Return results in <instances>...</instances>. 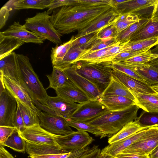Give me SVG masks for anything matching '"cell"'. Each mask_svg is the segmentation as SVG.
I'll use <instances>...</instances> for the list:
<instances>
[{"instance_id": "obj_1", "label": "cell", "mask_w": 158, "mask_h": 158, "mask_svg": "<svg viewBox=\"0 0 158 158\" xmlns=\"http://www.w3.org/2000/svg\"><path fill=\"white\" fill-rule=\"evenodd\" d=\"M113 8L110 5L90 6L77 3L54 9L50 19L60 34L79 31Z\"/></svg>"}, {"instance_id": "obj_2", "label": "cell", "mask_w": 158, "mask_h": 158, "mask_svg": "<svg viewBox=\"0 0 158 158\" xmlns=\"http://www.w3.org/2000/svg\"><path fill=\"white\" fill-rule=\"evenodd\" d=\"M139 109L135 105L121 110H109L100 116L84 123L98 128L106 137L111 136L127 123L136 120Z\"/></svg>"}, {"instance_id": "obj_3", "label": "cell", "mask_w": 158, "mask_h": 158, "mask_svg": "<svg viewBox=\"0 0 158 158\" xmlns=\"http://www.w3.org/2000/svg\"><path fill=\"white\" fill-rule=\"evenodd\" d=\"M112 63V61L90 62L80 60L71 66L78 74L91 82L102 94L110 81Z\"/></svg>"}, {"instance_id": "obj_4", "label": "cell", "mask_w": 158, "mask_h": 158, "mask_svg": "<svg viewBox=\"0 0 158 158\" xmlns=\"http://www.w3.org/2000/svg\"><path fill=\"white\" fill-rule=\"evenodd\" d=\"M17 55L20 68L17 79L27 91L34 103L36 101L45 105L49 96L34 71L29 58L23 54Z\"/></svg>"}, {"instance_id": "obj_5", "label": "cell", "mask_w": 158, "mask_h": 158, "mask_svg": "<svg viewBox=\"0 0 158 158\" xmlns=\"http://www.w3.org/2000/svg\"><path fill=\"white\" fill-rule=\"evenodd\" d=\"M46 11L37 13L34 16L25 20L24 25L28 30L39 36L56 44L62 43V35L55 28Z\"/></svg>"}, {"instance_id": "obj_6", "label": "cell", "mask_w": 158, "mask_h": 158, "mask_svg": "<svg viewBox=\"0 0 158 158\" xmlns=\"http://www.w3.org/2000/svg\"><path fill=\"white\" fill-rule=\"evenodd\" d=\"M36 105L40 110L47 113L69 118L79 106L80 104L72 102L56 96H48L45 105L36 102Z\"/></svg>"}, {"instance_id": "obj_7", "label": "cell", "mask_w": 158, "mask_h": 158, "mask_svg": "<svg viewBox=\"0 0 158 158\" xmlns=\"http://www.w3.org/2000/svg\"><path fill=\"white\" fill-rule=\"evenodd\" d=\"M55 138L59 146L66 152L85 148L94 140L87 132L80 130L67 135H56Z\"/></svg>"}, {"instance_id": "obj_8", "label": "cell", "mask_w": 158, "mask_h": 158, "mask_svg": "<svg viewBox=\"0 0 158 158\" xmlns=\"http://www.w3.org/2000/svg\"><path fill=\"white\" fill-rule=\"evenodd\" d=\"M158 145V127H149L147 133L118 153L148 155Z\"/></svg>"}, {"instance_id": "obj_9", "label": "cell", "mask_w": 158, "mask_h": 158, "mask_svg": "<svg viewBox=\"0 0 158 158\" xmlns=\"http://www.w3.org/2000/svg\"><path fill=\"white\" fill-rule=\"evenodd\" d=\"M109 110L98 100H89L80 104L69 118L85 122L93 119Z\"/></svg>"}, {"instance_id": "obj_10", "label": "cell", "mask_w": 158, "mask_h": 158, "mask_svg": "<svg viewBox=\"0 0 158 158\" xmlns=\"http://www.w3.org/2000/svg\"><path fill=\"white\" fill-rule=\"evenodd\" d=\"M38 116L40 126L51 134L64 135L74 131L64 118L42 111Z\"/></svg>"}, {"instance_id": "obj_11", "label": "cell", "mask_w": 158, "mask_h": 158, "mask_svg": "<svg viewBox=\"0 0 158 158\" xmlns=\"http://www.w3.org/2000/svg\"><path fill=\"white\" fill-rule=\"evenodd\" d=\"M17 107L15 98L6 89H0V126L14 127Z\"/></svg>"}, {"instance_id": "obj_12", "label": "cell", "mask_w": 158, "mask_h": 158, "mask_svg": "<svg viewBox=\"0 0 158 158\" xmlns=\"http://www.w3.org/2000/svg\"><path fill=\"white\" fill-rule=\"evenodd\" d=\"M3 82L5 89L15 98L39 116L41 112L34 105V102L27 90L16 78L3 76Z\"/></svg>"}, {"instance_id": "obj_13", "label": "cell", "mask_w": 158, "mask_h": 158, "mask_svg": "<svg viewBox=\"0 0 158 158\" xmlns=\"http://www.w3.org/2000/svg\"><path fill=\"white\" fill-rule=\"evenodd\" d=\"M19 132L21 137L26 142L59 146L55 138L56 135L49 132L42 127L39 124L25 128Z\"/></svg>"}, {"instance_id": "obj_14", "label": "cell", "mask_w": 158, "mask_h": 158, "mask_svg": "<svg viewBox=\"0 0 158 158\" xmlns=\"http://www.w3.org/2000/svg\"><path fill=\"white\" fill-rule=\"evenodd\" d=\"M0 35L6 37L16 39L24 43L42 44L45 40L28 30L19 22H15L6 30L0 32Z\"/></svg>"}, {"instance_id": "obj_15", "label": "cell", "mask_w": 158, "mask_h": 158, "mask_svg": "<svg viewBox=\"0 0 158 158\" xmlns=\"http://www.w3.org/2000/svg\"><path fill=\"white\" fill-rule=\"evenodd\" d=\"M75 85L90 100H98L102 94L91 82L78 74L71 65L63 70Z\"/></svg>"}, {"instance_id": "obj_16", "label": "cell", "mask_w": 158, "mask_h": 158, "mask_svg": "<svg viewBox=\"0 0 158 158\" xmlns=\"http://www.w3.org/2000/svg\"><path fill=\"white\" fill-rule=\"evenodd\" d=\"M112 75L114 77L131 92L145 94H152L156 93L151 86L146 83L130 77L113 68Z\"/></svg>"}, {"instance_id": "obj_17", "label": "cell", "mask_w": 158, "mask_h": 158, "mask_svg": "<svg viewBox=\"0 0 158 158\" xmlns=\"http://www.w3.org/2000/svg\"><path fill=\"white\" fill-rule=\"evenodd\" d=\"M149 129H142L127 138L109 144L102 149L101 153L114 158L117 154L142 138L147 133Z\"/></svg>"}, {"instance_id": "obj_18", "label": "cell", "mask_w": 158, "mask_h": 158, "mask_svg": "<svg viewBox=\"0 0 158 158\" xmlns=\"http://www.w3.org/2000/svg\"><path fill=\"white\" fill-rule=\"evenodd\" d=\"M156 0H126L114 9L119 15L131 13L138 15V12L154 6Z\"/></svg>"}, {"instance_id": "obj_19", "label": "cell", "mask_w": 158, "mask_h": 158, "mask_svg": "<svg viewBox=\"0 0 158 158\" xmlns=\"http://www.w3.org/2000/svg\"><path fill=\"white\" fill-rule=\"evenodd\" d=\"M118 15L113 8L100 16L88 26L78 31L75 37L77 38L99 31L102 28L112 23Z\"/></svg>"}, {"instance_id": "obj_20", "label": "cell", "mask_w": 158, "mask_h": 158, "mask_svg": "<svg viewBox=\"0 0 158 158\" xmlns=\"http://www.w3.org/2000/svg\"><path fill=\"white\" fill-rule=\"evenodd\" d=\"M20 68L17 54L13 52L0 60V75L18 79Z\"/></svg>"}, {"instance_id": "obj_21", "label": "cell", "mask_w": 158, "mask_h": 158, "mask_svg": "<svg viewBox=\"0 0 158 158\" xmlns=\"http://www.w3.org/2000/svg\"><path fill=\"white\" fill-rule=\"evenodd\" d=\"M57 96L66 100L82 104L90 100L87 96L76 86H64L56 90Z\"/></svg>"}, {"instance_id": "obj_22", "label": "cell", "mask_w": 158, "mask_h": 158, "mask_svg": "<svg viewBox=\"0 0 158 158\" xmlns=\"http://www.w3.org/2000/svg\"><path fill=\"white\" fill-rule=\"evenodd\" d=\"M98 100L110 111L123 110L136 105L133 100L121 96H101Z\"/></svg>"}, {"instance_id": "obj_23", "label": "cell", "mask_w": 158, "mask_h": 158, "mask_svg": "<svg viewBox=\"0 0 158 158\" xmlns=\"http://www.w3.org/2000/svg\"><path fill=\"white\" fill-rule=\"evenodd\" d=\"M123 62L133 69L149 85L151 86L158 84V67L148 64L135 65Z\"/></svg>"}, {"instance_id": "obj_24", "label": "cell", "mask_w": 158, "mask_h": 158, "mask_svg": "<svg viewBox=\"0 0 158 158\" xmlns=\"http://www.w3.org/2000/svg\"><path fill=\"white\" fill-rule=\"evenodd\" d=\"M135 98V104L148 112H158V93L145 94L131 92Z\"/></svg>"}, {"instance_id": "obj_25", "label": "cell", "mask_w": 158, "mask_h": 158, "mask_svg": "<svg viewBox=\"0 0 158 158\" xmlns=\"http://www.w3.org/2000/svg\"><path fill=\"white\" fill-rule=\"evenodd\" d=\"M26 151L30 157L66 152L62 150L59 146L36 144L27 142H26Z\"/></svg>"}, {"instance_id": "obj_26", "label": "cell", "mask_w": 158, "mask_h": 158, "mask_svg": "<svg viewBox=\"0 0 158 158\" xmlns=\"http://www.w3.org/2000/svg\"><path fill=\"white\" fill-rule=\"evenodd\" d=\"M47 77L49 85L46 89L52 88L55 90L58 88L64 86H76L63 70L55 66H53L52 73Z\"/></svg>"}, {"instance_id": "obj_27", "label": "cell", "mask_w": 158, "mask_h": 158, "mask_svg": "<svg viewBox=\"0 0 158 158\" xmlns=\"http://www.w3.org/2000/svg\"><path fill=\"white\" fill-rule=\"evenodd\" d=\"M123 96L135 100V97L131 92L112 75L109 85L101 96Z\"/></svg>"}, {"instance_id": "obj_28", "label": "cell", "mask_w": 158, "mask_h": 158, "mask_svg": "<svg viewBox=\"0 0 158 158\" xmlns=\"http://www.w3.org/2000/svg\"><path fill=\"white\" fill-rule=\"evenodd\" d=\"M158 38V21L151 20L144 27L131 37L129 41L143 40L153 38Z\"/></svg>"}, {"instance_id": "obj_29", "label": "cell", "mask_w": 158, "mask_h": 158, "mask_svg": "<svg viewBox=\"0 0 158 158\" xmlns=\"http://www.w3.org/2000/svg\"><path fill=\"white\" fill-rule=\"evenodd\" d=\"M139 125L136 120L131 122L125 125L118 132L108 139L109 144L116 142L127 138L144 129Z\"/></svg>"}, {"instance_id": "obj_30", "label": "cell", "mask_w": 158, "mask_h": 158, "mask_svg": "<svg viewBox=\"0 0 158 158\" xmlns=\"http://www.w3.org/2000/svg\"><path fill=\"white\" fill-rule=\"evenodd\" d=\"M9 1L15 10L28 9L43 10L48 8L52 0H15Z\"/></svg>"}, {"instance_id": "obj_31", "label": "cell", "mask_w": 158, "mask_h": 158, "mask_svg": "<svg viewBox=\"0 0 158 158\" xmlns=\"http://www.w3.org/2000/svg\"><path fill=\"white\" fill-rule=\"evenodd\" d=\"M119 53L125 52H134L152 47L158 44V38H153L143 40L130 41L123 44Z\"/></svg>"}, {"instance_id": "obj_32", "label": "cell", "mask_w": 158, "mask_h": 158, "mask_svg": "<svg viewBox=\"0 0 158 158\" xmlns=\"http://www.w3.org/2000/svg\"><path fill=\"white\" fill-rule=\"evenodd\" d=\"M150 19H151L142 18L139 21L119 33L116 37L117 42L123 44L129 41L132 35L146 25Z\"/></svg>"}, {"instance_id": "obj_33", "label": "cell", "mask_w": 158, "mask_h": 158, "mask_svg": "<svg viewBox=\"0 0 158 158\" xmlns=\"http://www.w3.org/2000/svg\"><path fill=\"white\" fill-rule=\"evenodd\" d=\"M24 44L19 40L0 35V60L13 52Z\"/></svg>"}, {"instance_id": "obj_34", "label": "cell", "mask_w": 158, "mask_h": 158, "mask_svg": "<svg viewBox=\"0 0 158 158\" xmlns=\"http://www.w3.org/2000/svg\"><path fill=\"white\" fill-rule=\"evenodd\" d=\"M76 37L72 36L68 41L59 45H56L52 48L51 59L53 67L56 66L61 61L71 48L72 42Z\"/></svg>"}, {"instance_id": "obj_35", "label": "cell", "mask_w": 158, "mask_h": 158, "mask_svg": "<svg viewBox=\"0 0 158 158\" xmlns=\"http://www.w3.org/2000/svg\"><path fill=\"white\" fill-rule=\"evenodd\" d=\"M16 101L17 106L19 107L22 116L25 128L39 124L40 119L37 114L22 102L17 100Z\"/></svg>"}, {"instance_id": "obj_36", "label": "cell", "mask_w": 158, "mask_h": 158, "mask_svg": "<svg viewBox=\"0 0 158 158\" xmlns=\"http://www.w3.org/2000/svg\"><path fill=\"white\" fill-rule=\"evenodd\" d=\"M140 16L131 13L119 14L114 20L118 34L132 24L139 21Z\"/></svg>"}, {"instance_id": "obj_37", "label": "cell", "mask_w": 158, "mask_h": 158, "mask_svg": "<svg viewBox=\"0 0 158 158\" xmlns=\"http://www.w3.org/2000/svg\"><path fill=\"white\" fill-rule=\"evenodd\" d=\"M2 146L8 147L18 152H24L26 141L21 137L19 131L16 129Z\"/></svg>"}, {"instance_id": "obj_38", "label": "cell", "mask_w": 158, "mask_h": 158, "mask_svg": "<svg viewBox=\"0 0 158 158\" xmlns=\"http://www.w3.org/2000/svg\"><path fill=\"white\" fill-rule=\"evenodd\" d=\"M136 120L142 128L158 127V112H148L143 110Z\"/></svg>"}, {"instance_id": "obj_39", "label": "cell", "mask_w": 158, "mask_h": 158, "mask_svg": "<svg viewBox=\"0 0 158 158\" xmlns=\"http://www.w3.org/2000/svg\"><path fill=\"white\" fill-rule=\"evenodd\" d=\"M98 31L92 32L77 38H76L72 42L71 48L79 47L83 50L89 48L98 39Z\"/></svg>"}, {"instance_id": "obj_40", "label": "cell", "mask_w": 158, "mask_h": 158, "mask_svg": "<svg viewBox=\"0 0 158 158\" xmlns=\"http://www.w3.org/2000/svg\"><path fill=\"white\" fill-rule=\"evenodd\" d=\"M64 118L69 126L74 128L77 130L89 132L96 136L100 137L101 139L106 137L100 130L93 126L70 118Z\"/></svg>"}, {"instance_id": "obj_41", "label": "cell", "mask_w": 158, "mask_h": 158, "mask_svg": "<svg viewBox=\"0 0 158 158\" xmlns=\"http://www.w3.org/2000/svg\"><path fill=\"white\" fill-rule=\"evenodd\" d=\"M101 151L98 145L71 152L67 158H99Z\"/></svg>"}, {"instance_id": "obj_42", "label": "cell", "mask_w": 158, "mask_h": 158, "mask_svg": "<svg viewBox=\"0 0 158 158\" xmlns=\"http://www.w3.org/2000/svg\"><path fill=\"white\" fill-rule=\"evenodd\" d=\"M158 58V55L152 53L149 50L147 52L129 58L123 62L133 65H139L148 64Z\"/></svg>"}, {"instance_id": "obj_43", "label": "cell", "mask_w": 158, "mask_h": 158, "mask_svg": "<svg viewBox=\"0 0 158 158\" xmlns=\"http://www.w3.org/2000/svg\"><path fill=\"white\" fill-rule=\"evenodd\" d=\"M119 44H120V43L118 42L106 48L86 53L79 57L75 62L80 60H83L90 62H94L103 56L112 48Z\"/></svg>"}, {"instance_id": "obj_44", "label": "cell", "mask_w": 158, "mask_h": 158, "mask_svg": "<svg viewBox=\"0 0 158 158\" xmlns=\"http://www.w3.org/2000/svg\"><path fill=\"white\" fill-rule=\"evenodd\" d=\"M118 35L117 30L113 21L100 30L98 31V39L101 40L111 39L116 38Z\"/></svg>"}, {"instance_id": "obj_45", "label": "cell", "mask_w": 158, "mask_h": 158, "mask_svg": "<svg viewBox=\"0 0 158 158\" xmlns=\"http://www.w3.org/2000/svg\"><path fill=\"white\" fill-rule=\"evenodd\" d=\"M117 43L116 38L105 40L98 39L90 47L87 49L86 51L81 56L90 52L106 48Z\"/></svg>"}, {"instance_id": "obj_46", "label": "cell", "mask_w": 158, "mask_h": 158, "mask_svg": "<svg viewBox=\"0 0 158 158\" xmlns=\"http://www.w3.org/2000/svg\"><path fill=\"white\" fill-rule=\"evenodd\" d=\"M112 63V67L113 69L146 83L143 78L135 71L130 67L124 64L123 62Z\"/></svg>"}, {"instance_id": "obj_47", "label": "cell", "mask_w": 158, "mask_h": 158, "mask_svg": "<svg viewBox=\"0 0 158 158\" xmlns=\"http://www.w3.org/2000/svg\"><path fill=\"white\" fill-rule=\"evenodd\" d=\"M152 47H148L140 50L134 52H125L117 54L113 59L112 62H124L126 60L135 56L145 53L148 52Z\"/></svg>"}, {"instance_id": "obj_48", "label": "cell", "mask_w": 158, "mask_h": 158, "mask_svg": "<svg viewBox=\"0 0 158 158\" xmlns=\"http://www.w3.org/2000/svg\"><path fill=\"white\" fill-rule=\"evenodd\" d=\"M122 46V44H118L114 46L109 50L103 56L94 62L112 61L114 57L117 54L119 53Z\"/></svg>"}, {"instance_id": "obj_49", "label": "cell", "mask_w": 158, "mask_h": 158, "mask_svg": "<svg viewBox=\"0 0 158 158\" xmlns=\"http://www.w3.org/2000/svg\"><path fill=\"white\" fill-rule=\"evenodd\" d=\"M16 129L13 127L0 126V145H2Z\"/></svg>"}, {"instance_id": "obj_50", "label": "cell", "mask_w": 158, "mask_h": 158, "mask_svg": "<svg viewBox=\"0 0 158 158\" xmlns=\"http://www.w3.org/2000/svg\"><path fill=\"white\" fill-rule=\"evenodd\" d=\"M77 4V0H52L47 12L49 14L52 10L56 8L64 6L75 5Z\"/></svg>"}, {"instance_id": "obj_51", "label": "cell", "mask_w": 158, "mask_h": 158, "mask_svg": "<svg viewBox=\"0 0 158 158\" xmlns=\"http://www.w3.org/2000/svg\"><path fill=\"white\" fill-rule=\"evenodd\" d=\"M10 8L5 4L0 10V29L2 28L6 25L10 16Z\"/></svg>"}, {"instance_id": "obj_52", "label": "cell", "mask_w": 158, "mask_h": 158, "mask_svg": "<svg viewBox=\"0 0 158 158\" xmlns=\"http://www.w3.org/2000/svg\"><path fill=\"white\" fill-rule=\"evenodd\" d=\"M14 127L16 128L19 132L22 131L25 128L20 111L18 106L15 120Z\"/></svg>"}, {"instance_id": "obj_53", "label": "cell", "mask_w": 158, "mask_h": 158, "mask_svg": "<svg viewBox=\"0 0 158 158\" xmlns=\"http://www.w3.org/2000/svg\"><path fill=\"white\" fill-rule=\"evenodd\" d=\"M77 2L78 4L90 6L102 5H110V0H77Z\"/></svg>"}, {"instance_id": "obj_54", "label": "cell", "mask_w": 158, "mask_h": 158, "mask_svg": "<svg viewBox=\"0 0 158 158\" xmlns=\"http://www.w3.org/2000/svg\"><path fill=\"white\" fill-rule=\"evenodd\" d=\"M71 152H64L58 154L38 155L30 157V158H67L70 155Z\"/></svg>"}, {"instance_id": "obj_55", "label": "cell", "mask_w": 158, "mask_h": 158, "mask_svg": "<svg viewBox=\"0 0 158 158\" xmlns=\"http://www.w3.org/2000/svg\"><path fill=\"white\" fill-rule=\"evenodd\" d=\"M114 158H149L148 155H136L130 154L118 153Z\"/></svg>"}, {"instance_id": "obj_56", "label": "cell", "mask_w": 158, "mask_h": 158, "mask_svg": "<svg viewBox=\"0 0 158 158\" xmlns=\"http://www.w3.org/2000/svg\"><path fill=\"white\" fill-rule=\"evenodd\" d=\"M151 20L152 22L158 21V0H156Z\"/></svg>"}, {"instance_id": "obj_57", "label": "cell", "mask_w": 158, "mask_h": 158, "mask_svg": "<svg viewBox=\"0 0 158 158\" xmlns=\"http://www.w3.org/2000/svg\"><path fill=\"white\" fill-rule=\"evenodd\" d=\"M0 158H15L4 146L0 145Z\"/></svg>"}, {"instance_id": "obj_58", "label": "cell", "mask_w": 158, "mask_h": 158, "mask_svg": "<svg viewBox=\"0 0 158 158\" xmlns=\"http://www.w3.org/2000/svg\"><path fill=\"white\" fill-rule=\"evenodd\" d=\"M149 158H158V145L148 155Z\"/></svg>"}, {"instance_id": "obj_59", "label": "cell", "mask_w": 158, "mask_h": 158, "mask_svg": "<svg viewBox=\"0 0 158 158\" xmlns=\"http://www.w3.org/2000/svg\"><path fill=\"white\" fill-rule=\"evenodd\" d=\"M150 51L152 53L158 55V44L153 49H152L151 50L150 49Z\"/></svg>"}, {"instance_id": "obj_60", "label": "cell", "mask_w": 158, "mask_h": 158, "mask_svg": "<svg viewBox=\"0 0 158 158\" xmlns=\"http://www.w3.org/2000/svg\"><path fill=\"white\" fill-rule=\"evenodd\" d=\"M152 88L157 93H158V84L151 86Z\"/></svg>"}, {"instance_id": "obj_61", "label": "cell", "mask_w": 158, "mask_h": 158, "mask_svg": "<svg viewBox=\"0 0 158 158\" xmlns=\"http://www.w3.org/2000/svg\"><path fill=\"white\" fill-rule=\"evenodd\" d=\"M99 158H113L108 156L105 154H102L101 153V154Z\"/></svg>"}]
</instances>
